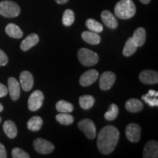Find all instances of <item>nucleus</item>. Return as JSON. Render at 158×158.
I'll return each mask as SVG.
<instances>
[{
  "label": "nucleus",
  "instance_id": "nucleus-28",
  "mask_svg": "<svg viewBox=\"0 0 158 158\" xmlns=\"http://www.w3.org/2000/svg\"><path fill=\"white\" fill-rule=\"evenodd\" d=\"M57 122L63 125H70L73 122L74 118L69 113H60L56 116Z\"/></svg>",
  "mask_w": 158,
  "mask_h": 158
},
{
  "label": "nucleus",
  "instance_id": "nucleus-29",
  "mask_svg": "<svg viewBox=\"0 0 158 158\" xmlns=\"http://www.w3.org/2000/svg\"><path fill=\"white\" fill-rule=\"evenodd\" d=\"M118 114V108L116 104L112 103L108 108V110L105 114L104 117L106 120L112 121L117 117Z\"/></svg>",
  "mask_w": 158,
  "mask_h": 158
},
{
  "label": "nucleus",
  "instance_id": "nucleus-18",
  "mask_svg": "<svg viewBox=\"0 0 158 158\" xmlns=\"http://www.w3.org/2000/svg\"><path fill=\"white\" fill-rule=\"evenodd\" d=\"M81 37L86 43L91 45H98L100 43L101 37L97 32L92 31H85L82 32Z\"/></svg>",
  "mask_w": 158,
  "mask_h": 158
},
{
  "label": "nucleus",
  "instance_id": "nucleus-23",
  "mask_svg": "<svg viewBox=\"0 0 158 158\" xmlns=\"http://www.w3.org/2000/svg\"><path fill=\"white\" fill-rule=\"evenodd\" d=\"M43 118L40 116H32L27 122V127L31 131L36 132L40 130L41 127L43 126Z\"/></svg>",
  "mask_w": 158,
  "mask_h": 158
},
{
  "label": "nucleus",
  "instance_id": "nucleus-22",
  "mask_svg": "<svg viewBox=\"0 0 158 158\" xmlns=\"http://www.w3.org/2000/svg\"><path fill=\"white\" fill-rule=\"evenodd\" d=\"M5 31L7 35L13 37V38L19 39L23 37L22 30L15 23H9V24H7L5 28Z\"/></svg>",
  "mask_w": 158,
  "mask_h": 158
},
{
  "label": "nucleus",
  "instance_id": "nucleus-21",
  "mask_svg": "<svg viewBox=\"0 0 158 158\" xmlns=\"http://www.w3.org/2000/svg\"><path fill=\"white\" fill-rule=\"evenodd\" d=\"M158 92L157 91L150 89L147 94H144L141 97L142 100L147 102L151 107L158 106Z\"/></svg>",
  "mask_w": 158,
  "mask_h": 158
},
{
  "label": "nucleus",
  "instance_id": "nucleus-24",
  "mask_svg": "<svg viewBox=\"0 0 158 158\" xmlns=\"http://www.w3.org/2000/svg\"><path fill=\"white\" fill-rule=\"evenodd\" d=\"M95 102V99L92 95H82L79 98V105L84 110L89 109Z\"/></svg>",
  "mask_w": 158,
  "mask_h": 158
},
{
  "label": "nucleus",
  "instance_id": "nucleus-17",
  "mask_svg": "<svg viewBox=\"0 0 158 158\" xmlns=\"http://www.w3.org/2000/svg\"><path fill=\"white\" fill-rule=\"evenodd\" d=\"M125 108L131 113H137L143 108V104L141 100L135 98L129 99L125 103Z\"/></svg>",
  "mask_w": 158,
  "mask_h": 158
},
{
  "label": "nucleus",
  "instance_id": "nucleus-25",
  "mask_svg": "<svg viewBox=\"0 0 158 158\" xmlns=\"http://www.w3.org/2000/svg\"><path fill=\"white\" fill-rule=\"evenodd\" d=\"M138 46L134 43V41L132 39V37H130L129 39L126 41L125 45H124L123 51H122V54L125 56H132L137 50Z\"/></svg>",
  "mask_w": 158,
  "mask_h": 158
},
{
  "label": "nucleus",
  "instance_id": "nucleus-15",
  "mask_svg": "<svg viewBox=\"0 0 158 158\" xmlns=\"http://www.w3.org/2000/svg\"><path fill=\"white\" fill-rule=\"evenodd\" d=\"M39 37L38 35L35 33H31L29 35L23 40L21 42L20 45V48L23 51H29L33 46L36 45L39 43Z\"/></svg>",
  "mask_w": 158,
  "mask_h": 158
},
{
  "label": "nucleus",
  "instance_id": "nucleus-38",
  "mask_svg": "<svg viewBox=\"0 0 158 158\" xmlns=\"http://www.w3.org/2000/svg\"><path fill=\"white\" fill-rule=\"evenodd\" d=\"M1 121H2V118H1V117H0V123H1Z\"/></svg>",
  "mask_w": 158,
  "mask_h": 158
},
{
  "label": "nucleus",
  "instance_id": "nucleus-12",
  "mask_svg": "<svg viewBox=\"0 0 158 158\" xmlns=\"http://www.w3.org/2000/svg\"><path fill=\"white\" fill-rule=\"evenodd\" d=\"M140 81L145 84H155L158 82L157 72L151 70H143L139 75Z\"/></svg>",
  "mask_w": 158,
  "mask_h": 158
},
{
  "label": "nucleus",
  "instance_id": "nucleus-13",
  "mask_svg": "<svg viewBox=\"0 0 158 158\" xmlns=\"http://www.w3.org/2000/svg\"><path fill=\"white\" fill-rule=\"evenodd\" d=\"M144 158H157L158 157V143L156 141H149L146 143L143 149Z\"/></svg>",
  "mask_w": 158,
  "mask_h": 158
},
{
  "label": "nucleus",
  "instance_id": "nucleus-7",
  "mask_svg": "<svg viewBox=\"0 0 158 158\" xmlns=\"http://www.w3.org/2000/svg\"><path fill=\"white\" fill-rule=\"evenodd\" d=\"M33 146L35 151L40 154H43V155H48L54 151V146L50 141H47V140L43 139V138H38L35 140Z\"/></svg>",
  "mask_w": 158,
  "mask_h": 158
},
{
  "label": "nucleus",
  "instance_id": "nucleus-8",
  "mask_svg": "<svg viewBox=\"0 0 158 158\" xmlns=\"http://www.w3.org/2000/svg\"><path fill=\"white\" fill-rule=\"evenodd\" d=\"M141 127L135 123H130L126 127L125 135L130 141L137 143L141 138Z\"/></svg>",
  "mask_w": 158,
  "mask_h": 158
},
{
  "label": "nucleus",
  "instance_id": "nucleus-36",
  "mask_svg": "<svg viewBox=\"0 0 158 158\" xmlns=\"http://www.w3.org/2000/svg\"><path fill=\"white\" fill-rule=\"evenodd\" d=\"M139 1L141 2V3L145 4V5H147V4L150 2V1H151V0H139Z\"/></svg>",
  "mask_w": 158,
  "mask_h": 158
},
{
  "label": "nucleus",
  "instance_id": "nucleus-37",
  "mask_svg": "<svg viewBox=\"0 0 158 158\" xmlns=\"http://www.w3.org/2000/svg\"><path fill=\"white\" fill-rule=\"evenodd\" d=\"M3 109H4V107H3L2 104L1 102H0V112H2V111Z\"/></svg>",
  "mask_w": 158,
  "mask_h": 158
},
{
  "label": "nucleus",
  "instance_id": "nucleus-10",
  "mask_svg": "<svg viewBox=\"0 0 158 158\" xmlns=\"http://www.w3.org/2000/svg\"><path fill=\"white\" fill-rule=\"evenodd\" d=\"M98 76L99 73L96 70L94 69L89 70L81 75L79 82L83 86H88L96 81Z\"/></svg>",
  "mask_w": 158,
  "mask_h": 158
},
{
  "label": "nucleus",
  "instance_id": "nucleus-6",
  "mask_svg": "<svg viewBox=\"0 0 158 158\" xmlns=\"http://www.w3.org/2000/svg\"><path fill=\"white\" fill-rule=\"evenodd\" d=\"M44 101V94L40 90H35L31 93L28 100L29 109L31 111H36L43 106Z\"/></svg>",
  "mask_w": 158,
  "mask_h": 158
},
{
  "label": "nucleus",
  "instance_id": "nucleus-4",
  "mask_svg": "<svg viewBox=\"0 0 158 158\" xmlns=\"http://www.w3.org/2000/svg\"><path fill=\"white\" fill-rule=\"evenodd\" d=\"M21 8L14 2L3 1L0 2V15L6 18H15L20 14Z\"/></svg>",
  "mask_w": 158,
  "mask_h": 158
},
{
  "label": "nucleus",
  "instance_id": "nucleus-35",
  "mask_svg": "<svg viewBox=\"0 0 158 158\" xmlns=\"http://www.w3.org/2000/svg\"><path fill=\"white\" fill-rule=\"evenodd\" d=\"M55 1H56V3L62 4H62H65V3L68 2L69 0H55Z\"/></svg>",
  "mask_w": 158,
  "mask_h": 158
},
{
  "label": "nucleus",
  "instance_id": "nucleus-3",
  "mask_svg": "<svg viewBox=\"0 0 158 158\" xmlns=\"http://www.w3.org/2000/svg\"><path fill=\"white\" fill-rule=\"evenodd\" d=\"M78 58L79 62L86 67L93 66L98 64L99 56L94 51L86 48L79 49L78 51Z\"/></svg>",
  "mask_w": 158,
  "mask_h": 158
},
{
  "label": "nucleus",
  "instance_id": "nucleus-2",
  "mask_svg": "<svg viewBox=\"0 0 158 158\" xmlns=\"http://www.w3.org/2000/svg\"><path fill=\"white\" fill-rule=\"evenodd\" d=\"M135 12V5L132 0H120L114 7V13L120 19H129L134 16Z\"/></svg>",
  "mask_w": 158,
  "mask_h": 158
},
{
  "label": "nucleus",
  "instance_id": "nucleus-30",
  "mask_svg": "<svg viewBox=\"0 0 158 158\" xmlns=\"http://www.w3.org/2000/svg\"><path fill=\"white\" fill-rule=\"evenodd\" d=\"M75 21V15L73 11L70 9L66 10L63 13L62 23L65 27H70Z\"/></svg>",
  "mask_w": 158,
  "mask_h": 158
},
{
  "label": "nucleus",
  "instance_id": "nucleus-26",
  "mask_svg": "<svg viewBox=\"0 0 158 158\" xmlns=\"http://www.w3.org/2000/svg\"><path fill=\"white\" fill-rule=\"evenodd\" d=\"M56 108L59 113H71L73 110V106L65 100H59L56 102Z\"/></svg>",
  "mask_w": 158,
  "mask_h": 158
},
{
  "label": "nucleus",
  "instance_id": "nucleus-14",
  "mask_svg": "<svg viewBox=\"0 0 158 158\" xmlns=\"http://www.w3.org/2000/svg\"><path fill=\"white\" fill-rule=\"evenodd\" d=\"M7 84H8V92L11 99L13 100H17L21 94L19 82L18 81L17 79L11 77L8 78Z\"/></svg>",
  "mask_w": 158,
  "mask_h": 158
},
{
  "label": "nucleus",
  "instance_id": "nucleus-16",
  "mask_svg": "<svg viewBox=\"0 0 158 158\" xmlns=\"http://www.w3.org/2000/svg\"><path fill=\"white\" fill-rule=\"evenodd\" d=\"M101 19L104 24L110 29H116L118 27V21L112 13L104 10L101 13Z\"/></svg>",
  "mask_w": 158,
  "mask_h": 158
},
{
  "label": "nucleus",
  "instance_id": "nucleus-20",
  "mask_svg": "<svg viewBox=\"0 0 158 158\" xmlns=\"http://www.w3.org/2000/svg\"><path fill=\"white\" fill-rule=\"evenodd\" d=\"M3 130L6 135L10 138H15L16 137L18 130L15 124L11 120H7L3 124Z\"/></svg>",
  "mask_w": 158,
  "mask_h": 158
},
{
  "label": "nucleus",
  "instance_id": "nucleus-1",
  "mask_svg": "<svg viewBox=\"0 0 158 158\" xmlns=\"http://www.w3.org/2000/svg\"><path fill=\"white\" fill-rule=\"evenodd\" d=\"M119 139V132L112 125L105 126L98 135V147L103 155L111 153L117 145Z\"/></svg>",
  "mask_w": 158,
  "mask_h": 158
},
{
  "label": "nucleus",
  "instance_id": "nucleus-31",
  "mask_svg": "<svg viewBox=\"0 0 158 158\" xmlns=\"http://www.w3.org/2000/svg\"><path fill=\"white\" fill-rule=\"evenodd\" d=\"M12 157L13 158H29L30 156L20 148H14L12 150Z\"/></svg>",
  "mask_w": 158,
  "mask_h": 158
},
{
  "label": "nucleus",
  "instance_id": "nucleus-9",
  "mask_svg": "<svg viewBox=\"0 0 158 158\" xmlns=\"http://www.w3.org/2000/svg\"><path fill=\"white\" fill-rule=\"evenodd\" d=\"M116 81V75L113 72L107 71L104 72L100 77V88L102 90L106 91L112 87Z\"/></svg>",
  "mask_w": 158,
  "mask_h": 158
},
{
  "label": "nucleus",
  "instance_id": "nucleus-5",
  "mask_svg": "<svg viewBox=\"0 0 158 158\" xmlns=\"http://www.w3.org/2000/svg\"><path fill=\"white\" fill-rule=\"evenodd\" d=\"M78 127L89 139H94L96 137L95 124L91 119L84 118L78 123Z\"/></svg>",
  "mask_w": 158,
  "mask_h": 158
},
{
  "label": "nucleus",
  "instance_id": "nucleus-32",
  "mask_svg": "<svg viewBox=\"0 0 158 158\" xmlns=\"http://www.w3.org/2000/svg\"><path fill=\"white\" fill-rule=\"evenodd\" d=\"M8 62V57L2 50L0 49V66H5Z\"/></svg>",
  "mask_w": 158,
  "mask_h": 158
},
{
  "label": "nucleus",
  "instance_id": "nucleus-11",
  "mask_svg": "<svg viewBox=\"0 0 158 158\" xmlns=\"http://www.w3.org/2000/svg\"><path fill=\"white\" fill-rule=\"evenodd\" d=\"M20 84L23 91L26 92L30 91L34 84V78L32 74L29 71H23L20 74Z\"/></svg>",
  "mask_w": 158,
  "mask_h": 158
},
{
  "label": "nucleus",
  "instance_id": "nucleus-34",
  "mask_svg": "<svg viewBox=\"0 0 158 158\" xmlns=\"http://www.w3.org/2000/svg\"><path fill=\"white\" fill-rule=\"evenodd\" d=\"M7 157V152H6L5 147H4L2 143H0V158Z\"/></svg>",
  "mask_w": 158,
  "mask_h": 158
},
{
  "label": "nucleus",
  "instance_id": "nucleus-27",
  "mask_svg": "<svg viewBox=\"0 0 158 158\" xmlns=\"http://www.w3.org/2000/svg\"><path fill=\"white\" fill-rule=\"evenodd\" d=\"M86 26L89 31L94 32H102L103 30V27L100 23L92 19H89L86 21Z\"/></svg>",
  "mask_w": 158,
  "mask_h": 158
},
{
  "label": "nucleus",
  "instance_id": "nucleus-33",
  "mask_svg": "<svg viewBox=\"0 0 158 158\" xmlns=\"http://www.w3.org/2000/svg\"><path fill=\"white\" fill-rule=\"evenodd\" d=\"M7 92H8V89L7 86L0 83V98H3L7 95Z\"/></svg>",
  "mask_w": 158,
  "mask_h": 158
},
{
  "label": "nucleus",
  "instance_id": "nucleus-19",
  "mask_svg": "<svg viewBox=\"0 0 158 158\" xmlns=\"http://www.w3.org/2000/svg\"><path fill=\"white\" fill-rule=\"evenodd\" d=\"M132 39L138 47H141L145 43L146 30L143 27H139L134 31Z\"/></svg>",
  "mask_w": 158,
  "mask_h": 158
}]
</instances>
